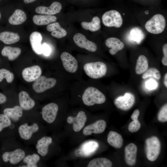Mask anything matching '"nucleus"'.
Masks as SVG:
<instances>
[{
  "mask_svg": "<svg viewBox=\"0 0 167 167\" xmlns=\"http://www.w3.org/2000/svg\"><path fill=\"white\" fill-rule=\"evenodd\" d=\"M82 99L85 105L91 106L95 104L104 103L106 101V97L105 95L97 88L89 87L84 90Z\"/></svg>",
  "mask_w": 167,
  "mask_h": 167,
  "instance_id": "1",
  "label": "nucleus"
},
{
  "mask_svg": "<svg viewBox=\"0 0 167 167\" xmlns=\"http://www.w3.org/2000/svg\"><path fill=\"white\" fill-rule=\"evenodd\" d=\"M83 68L86 74L93 79H98L104 76L107 71L106 65L101 62L86 63L84 65Z\"/></svg>",
  "mask_w": 167,
  "mask_h": 167,
  "instance_id": "2",
  "label": "nucleus"
},
{
  "mask_svg": "<svg viewBox=\"0 0 167 167\" xmlns=\"http://www.w3.org/2000/svg\"><path fill=\"white\" fill-rule=\"evenodd\" d=\"M166 26V20L162 15L156 14L153 15L146 23V30L149 33L154 34L161 33L164 30Z\"/></svg>",
  "mask_w": 167,
  "mask_h": 167,
  "instance_id": "3",
  "label": "nucleus"
},
{
  "mask_svg": "<svg viewBox=\"0 0 167 167\" xmlns=\"http://www.w3.org/2000/svg\"><path fill=\"white\" fill-rule=\"evenodd\" d=\"M146 143L147 157L150 161H154L157 159L161 152L160 141L157 137L153 136L147 139Z\"/></svg>",
  "mask_w": 167,
  "mask_h": 167,
  "instance_id": "4",
  "label": "nucleus"
},
{
  "mask_svg": "<svg viewBox=\"0 0 167 167\" xmlns=\"http://www.w3.org/2000/svg\"><path fill=\"white\" fill-rule=\"evenodd\" d=\"M102 20L103 24L108 27L120 28L123 24L120 14L117 11L111 10L106 12L103 15Z\"/></svg>",
  "mask_w": 167,
  "mask_h": 167,
  "instance_id": "5",
  "label": "nucleus"
},
{
  "mask_svg": "<svg viewBox=\"0 0 167 167\" xmlns=\"http://www.w3.org/2000/svg\"><path fill=\"white\" fill-rule=\"evenodd\" d=\"M56 82V80L54 78L41 76L34 81L32 88L36 92L41 93L54 87Z\"/></svg>",
  "mask_w": 167,
  "mask_h": 167,
  "instance_id": "6",
  "label": "nucleus"
},
{
  "mask_svg": "<svg viewBox=\"0 0 167 167\" xmlns=\"http://www.w3.org/2000/svg\"><path fill=\"white\" fill-rule=\"evenodd\" d=\"M58 109V105L54 103H50L44 106L41 112L43 119L48 124L53 123L56 120Z\"/></svg>",
  "mask_w": 167,
  "mask_h": 167,
  "instance_id": "7",
  "label": "nucleus"
},
{
  "mask_svg": "<svg viewBox=\"0 0 167 167\" xmlns=\"http://www.w3.org/2000/svg\"><path fill=\"white\" fill-rule=\"evenodd\" d=\"M87 119V116L85 112L80 111L75 116H68L67 118L66 122L68 124L71 125L74 132H78L84 127Z\"/></svg>",
  "mask_w": 167,
  "mask_h": 167,
  "instance_id": "8",
  "label": "nucleus"
},
{
  "mask_svg": "<svg viewBox=\"0 0 167 167\" xmlns=\"http://www.w3.org/2000/svg\"><path fill=\"white\" fill-rule=\"evenodd\" d=\"M135 99L132 93L127 92L123 96H119L115 99L114 104L118 109L123 110H128L134 105Z\"/></svg>",
  "mask_w": 167,
  "mask_h": 167,
  "instance_id": "9",
  "label": "nucleus"
},
{
  "mask_svg": "<svg viewBox=\"0 0 167 167\" xmlns=\"http://www.w3.org/2000/svg\"><path fill=\"white\" fill-rule=\"evenodd\" d=\"M39 126L36 122L31 125L25 123L21 124L18 128V132L20 137L24 140H30L33 135L38 131Z\"/></svg>",
  "mask_w": 167,
  "mask_h": 167,
  "instance_id": "10",
  "label": "nucleus"
},
{
  "mask_svg": "<svg viewBox=\"0 0 167 167\" xmlns=\"http://www.w3.org/2000/svg\"><path fill=\"white\" fill-rule=\"evenodd\" d=\"M26 156V153L23 149L18 148L13 151L6 152L2 155V158L4 161H9L12 165H15L19 163Z\"/></svg>",
  "mask_w": 167,
  "mask_h": 167,
  "instance_id": "11",
  "label": "nucleus"
},
{
  "mask_svg": "<svg viewBox=\"0 0 167 167\" xmlns=\"http://www.w3.org/2000/svg\"><path fill=\"white\" fill-rule=\"evenodd\" d=\"M73 39L75 44L79 47L91 52H95L97 49L96 44L88 40L85 36L81 33H77L73 36Z\"/></svg>",
  "mask_w": 167,
  "mask_h": 167,
  "instance_id": "12",
  "label": "nucleus"
},
{
  "mask_svg": "<svg viewBox=\"0 0 167 167\" xmlns=\"http://www.w3.org/2000/svg\"><path fill=\"white\" fill-rule=\"evenodd\" d=\"M63 66L68 72L74 73L77 70L78 64L76 59L69 53L64 52L60 56Z\"/></svg>",
  "mask_w": 167,
  "mask_h": 167,
  "instance_id": "13",
  "label": "nucleus"
},
{
  "mask_svg": "<svg viewBox=\"0 0 167 167\" xmlns=\"http://www.w3.org/2000/svg\"><path fill=\"white\" fill-rule=\"evenodd\" d=\"M106 125V122L104 120H98L84 127L83 130V134L85 136H88L92 134L101 133L105 131Z\"/></svg>",
  "mask_w": 167,
  "mask_h": 167,
  "instance_id": "14",
  "label": "nucleus"
},
{
  "mask_svg": "<svg viewBox=\"0 0 167 167\" xmlns=\"http://www.w3.org/2000/svg\"><path fill=\"white\" fill-rule=\"evenodd\" d=\"M62 8V5L61 2L58 1L52 2L49 6H37L35 9L37 13L52 15L60 12Z\"/></svg>",
  "mask_w": 167,
  "mask_h": 167,
  "instance_id": "15",
  "label": "nucleus"
},
{
  "mask_svg": "<svg viewBox=\"0 0 167 167\" xmlns=\"http://www.w3.org/2000/svg\"><path fill=\"white\" fill-rule=\"evenodd\" d=\"M42 73L41 67L38 65H34L24 69L22 74L24 79L26 82L34 81L41 75Z\"/></svg>",
  "mask_w": 167,
  "mask_h": 167,
  "instance_id": "16",
  "label": "nucleus"
},
{
  "mask_svg": "<svg viewBox=\"0 0 167 167\" xmlns=\"http://www.w3.org/2000/svg\"><path fill=\"white\" fill-rule=\"evenodd\" d=\"M53 143L52 138L44 136L38 140L36 145L37 153L43 157L46 156L49 152L50 145Z\"/></svg>",
  "mask_w": 167,
  "mask_h": 167,
  "instance_id": "17",
  "label": "nucleus"
},
{
  "mask_svg": "<svg viewBox=\"0 0 167 167\" xmlns=\"http://www.w3.org/2000/svg\"><path fill=\"white\" fill-rule=\"evenodd\" d=\"M137 148L134 143H130L125 148V160L129 165H134L136 163Z\"/></svg>",
  "mask_w": 167,
  "mask_h": 167,
  "instance_id": "18",
  "label": "nucleus"
},
{
  "mask_svg": "<svg viewBox=\"0 0 167 167\" xmlns=\"http://www.w3.org/2000/svg\"><path fill=\"white\" fill-rule=\"evenodd\" d=\"M19 106L23 110H29L32 109L35 105L34 100L31 98L28 93L24 91L20 92L19 94Z\"/></svg>",
  "mask_w": 167,
  "mask_h": 167,
  "instance_id": "19",
  "label": "nucleus"
},
{
  "mask_svg": "<svg viewBox=\"0 0 167 167\" xmlns=\"http://www.w3.org/2000/svg\"><path fill=\"white\" fill-rule=\"evenodd\" d=\"M106 46L110 49L109 53L112 55L115 54L118 52L122 50L124 47V43L119 39L111 37L107 38L105 41Z\"/></svg>",
  "mask_w": 167,
  "mask_h": 167,
  "instance_id": "20",
  "label": "nucleus"
},
{
  "mask_svg": "<svg viewBox=\"0 0 167 167\" xmlns=\"http://www.w3.org/2000/svg\"><path fill=\"white\" fill-rule=\"evenodd\" d=\"M42 40L41 35L38 32H34L30 35V41L32 48L34 51L38 54L42 53Z\"/></svg>",
  "mask_w": 167,
  "mask_h": 167,
  "instance_id": "21",
  "label": "nucleus"
},
{
  "mask_svg": "<svg viewBox=\"0 0 167 167\" xmlns=\"http://www.w3.org/2000/svg\"><path fill=\"white\" fill-rule=\"evenodd\" d=\"M23 110L20 106L16 105L12 108H5L3 110V113L11 120L16 122L22 117Z\"/></svg>",
  "mask_w": 167,
  "mask_h": 167,
  "instance_id": "22",
  "label": "nucleus"
},
{
  "mask_svg": "<svg viewBox=\"0 0 167 167\" xmlns=\"http://www.w3.org/2000/svg\"><path fill=\"white\" fill-rule=\"evenodd\" d=\"M46 29L48 31L52 32V36L57 38L63 37L67 34L66 31L61 26L58 22H54L48 24Z\"/></svg>",
  "mask_w": 167,
  "mask_h": 167,
  "instance_id": "23",
  "label": "nucleus"
},
{
  "mask_svg": "<svg viewBox=\"0 0 167 167\" xmlns=\"http://www.w3.org/2000/svg\"><path fill=\"white\" fill-rule=\"evenodd\" d=\"M27 19L25 12L22 10L16 9L8 19L9 22L13 25H19L23 24Z\"/></svg>",
  "mask_w": 167,
  "mask_h": 167,
  "instance_id": "24",
  "label": "nucleus"
},
{
  "mask_svg": "<svg viewBox=\"0 0 167 167\" xmlns=\"http://www.w3.org/2000/svg\"><path fill=\"white\" fill-rule=\"evenodd\" d=\"M107 141L112 146L117 148H120L123 143L122 136L117 132L110 131L107 136Z\"/></svg>",
  "mask_w": 167,
  "mask_h": 167,
  "instance_id": "25",
  "label": "nucleus"
},
{
  "mask_svg": "<svg viewBox=\"0 0 167 167\" xmlns=\"http://www.w3.org/2000/svg\"><path fill=\"white\" fill-rule=\"evenodd\" d=\"M33 23L38 25H48L57 20L56 16L49 15H35L32 18Z\"/></svg>",
  "mask_w": 167,
  "mask_h": 167,
  "instance_id": "26",
  "label": "nucleus"
},
{
  "mask_svg": "<svg viewBox=\"0 0 167 167\" xmlns=\"http://www.w3.org/2000/svg\"><path fill=\"white\" fill-rule=\"evenodd\" d=\"M1 53L2 56L7 57L10 61H13L16 59L20 55L21 50L17 47L6 46L3 48Z\"/></svg>",
  "mask_w": 167,
  "mask_h": 167,
  "instance_id": "27",
  "label": "nucleus"
},
{
  "mask_svg": "<svg viewBox=\"0 0 167 167\" xmlns=\"http://www.w3.org/2000/svg\"><path fill=\"white\" fill-rule=\"evenodd\" d=\"M20 36L17 33L5 31L0 33V40L6 44H11L19 41Z\"/></svg>",
  "mask_w": 167,
  "mask_h": 167,
  "instance_id": "28",
  "label": "nucleus"
},
{
  "mask_svg": "<svg viewBox=\"0 0 167 167\" xmlns=\"http://www.w3.org/2000/svg\"><path fill=\"white\" fill-rule=\"evenodd\" d=\"M101 21L97 16L93 17L90 22H83L81 23L82 27L85 29L89 30L92 32L96 31L101 27Z\"/></svg>",
  "mask_w": 167,
  "mask_h": 167,
  "instance_id": "29",
  "label": "nucleus"
},
{
  "mask_svg": "<svg viewBox=\"0 0 167 167\" xmlns=\"http://www.w3.org/2000/svg\"><path fill=\"white\" fill-rule=\"evenodd\" d=\"M148 63L147 58L143 55H140L137 60L135 68L136 74L140 75L144 73L148 68Z\"/></svg>",
  "mask_w": 167,
  "mask_h": 167,
  "instance_id": "30",
  "label": "nucleus"
},
{
  "mask_svg": "<svg viewBox=\"0 0 167 167\" xmlns=\"http://www.w3.org/2000/svg\"><path fill=\"white\" fill-rule=\"evenodd\" d=\"M112 162L109 159L104 157L96 158L91 160L88 164V167H111Z\"/></svg>",
  "mask_w": 167,
  "mask_h": 167,
  "instance_id": "31",
  "label": "nucleus"
},
{
  "mask_svg": "<svg viewBox=\"0 0 167 167\" xmlns=\"http://www.w3.org/2000/svg\"><path fill=\"white\" fill-rule=\"evenodd\" d=\"M40 159L39 155L34 153L25 156L23 161L24 163L26 164L27 167H38L37 163Z\"/></svg>",
  "mask_w": 167,
  "mask_h": 167,
  "instance_id": "32",
  "label": "nucleus"
},
{
  "mask_svg": "<svg viewBox=\"0 0 167 167\" xmlns=\"http://www.w3.org/2000/svg\"><path fill=\"white\" fill-rule=\"evenodd\" d=\"M131 39L138 43L140 42L144 38V34L139 28H134L131 30L130 33Z\"/></svg>",
  "mask_w": 167,
  "mask_h": 167,
  "instance_id": "33",
  "label": "nucleus"
},
{
  "mask_svg": "<svg viewBox=\"0 0 167 167\" xmlns=\"http://www.w3.org/2000/svg\"><path fill=\"white\" fill-rule=\"evenodd\" d=\"M150 76H153L157 79H160L161 77L160 71L155 68L148 69L143 75L142 77L145 79Z\"/></svg>",
  "mask_w": 167,
  "mask_h": 167,
  "instance_id": "34",
  "label": "nucleus"
},
{
  "mask_svg": "<svg viewBox=\"0 0 167 167\" xmlns=\"http://www.w3.org/2000/svg\"><path fill=\"white\" fill-rule=\"evenodd\" d=\"M5 78L8 83H11L14 79V75L9 71L5 69H0V82Z\"/></svg>",
  "mask_w": 167,
  "mask_h": 167,
  "instance_id": "35",
  "label": "nucleus"
},
{
  "mask_svg": "<svg viewBox=\"0 0 167 167\" xmlns=\"http://www.w3.org/2000/svg\"><path fill=\"white\" fill-rule=\"evenodd\" d=\"M11 120L4 114H0V132L11 124Z\"/></svg>",
  "mask_w": 167,
  "mask_h": 167,
  "instance_id": "36",
  "label": "nucleus"
},
{
  "mask_svg": "<svg viewBox=\"0 0 167 167\" xmlns=\"http://www.w3.org/2000/svg\"><path fill=\"white\" fill-rule=\"evenodd\" d=\"M158 119L161 122L167 121V105H165L161 109L158 114Z\"/></svg>",
  "mask_w": 167,
  "mask_h": 167,
  "instance_id": "37",
  "label": "nucleus"
},
{
  "mask_svg": "<svg viewBox=\"0 0 167 167\" xmlns=\"http://www.w3.org/2000/svg\"><path fill=\"white\" fill-rule=\"evenodd\" d=\"M129 124L128 130L131 132H135L138 131L141 127V124L138 119L133 120Z\"/></svg>",
  "mask_w": 167,
  "mask_h": 167,
  "instance_id": "38",
  "label": "nucleus"
},
{
  "mask_svg": "<svg viewBox=\"0 0 167 167\" xmlns=\"http://www.w3.org/2000/svg\"><path fill=\"white\" fill-rule=\"evenodd\" d=\"M163 56L162 59V64L165 66H167V44H165L163 47Z\"/></svg>",
  "mask_w": 167,
  "mask_h": 167,
  "instance_id": "39",
  "label": "nucleus"
},
{
  "mask_svg": "<svg viewBox=\"0 0 167 167\" xmlns=\"http://www.w3.org/2000/svg\"><path fill=\"white\" fill-rule=\"evenodd\" d=\"M42 52L44 55L49 56L51 53V49L49 46L45 43H44L42 45Z\"/></svg>",
  "mask_w": 167,
  "mask_h": 167,
  "instance_id": "40",
  "label": "nucleus"
},
{
  "mask_svg": "<svg viewBox=\"0 0 167 167\" xmlns=\"http://www.w3.org/2000/svg\"><path fill=\"white\" fill-rule=\"evenodd\" d=\"M146 86L148 89H152L156 88V83L155 81L150 80L147 82Z\"/></svg>",
  "mask_w": 167,
  "mask_h": 167,
  "instance_id": "41",
  "label": "nucleus"
},
{
  "mask_svg": "<svg viewBox=\"0 0 167 167\" xmlns=\"http://www.w3.org/2000/svg\"><path fill=\"white\" fill-rule=\"evenodd\" d=\"M139 111L138 109L134 110L131 116V118L133 120L138 119V118L139 114Z\"/></svg>",
  "mask_w": 167,
  "mask_h": 167,
  "instance_id": "42",
  "label": "nucleus"
},
{
  "mask_svg": "<svg viewBox=\"0 0 167 167\" xmlns=\"http://www.w3.org/2000/svg\"><path fill=\"white\" fill-rule=\"evenodd\" d=\"M7 100L6 96L3 94L0 93V104L5 103Z\"/></svg>",
  "mask_w": 167,
  "mask_h": 167,
  "instance_id": "43",
  "label": "nucleus"
},
{
  "mask_svg": "<svg viewBox=\"0 0 167 167\" xmlns=\"http://www.w3.org/2000/svg\"><path fill=\"white\" fill-rule=\"evenodd\" d=\"M37 0H23V2L25 4H29L32 3Z\"/></svg>",
  "mask_w": 167,
  "mask_h": 167,
  "instance_id": "44",
  "label": "nucleus"
},
{
  "mask_svg": "<svg viewBox=\"0 0 167 167\" xmlns=\"http://www.w3.org/2000/svg\"><path fill=\"white\" fill-rule=\"evenodd\" d=\"M164 84L166 88L167 87V73L165 75L164 79Z\"/></svg>",
  "mask_w": 167,
  "mask_h": 167,
  "instance_id": "45",
  "label": "nucleus"
},
{
  "mask_svg": "<svg viewBox=\"0 0 167 167\" xmlns=\"http://www.w3.org/2000/svg\"><path fill=\"white\" fill-rule=\"evenodd\" d=\"M1 12H0V19H1Z\"/></svg>",
  "mask_w": 167,
  "mask_h": 167,
  "instance_id": "46",
  "label": "nucleus"
},
{
  "mask_svg": "<svg viewBox=\"0 0 167 167\" xmlns=\"http://www.w3.org/2000/svg\"><path fill=\"white\" fill-rule=\"evenodd\" d=\"M2 0H0V2Z\"/></svg>",
  "mask_w": 167,
  "mask_h": 167,
  "instance_id": "47",
  "label": "nucleus"
}]
</instances>
